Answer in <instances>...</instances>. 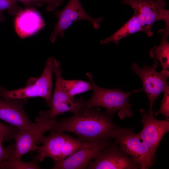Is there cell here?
Wrapping results in <instances>:
<instances>
[{
  "label": "cell",
  "mask_w": 169,
  "mask_h": 169,
  "mask_svg": "<svg viewBox=\"0 0 169 169\" xmlns=\"http://www.w3.org/2000/svg\"><path fill=\"white\" fill-rule=\"evenodd\" d=\"M113 114L99 107H83L72 115L57 120L52 131L72 132L84 142L114 138L119 126L113 121Z\"/></svg>",
  "instance_id": "cell-1"
},
{
  "label": "cell",
  "mask_w": 169,
  "mask_h": 169,
  "mask_svg": "<svg viewBox=\"0 0 169 169\" xmlns=\"http://www.w3.org/2000/svg\"><path fill=\"white\" fill-rule=\"evenodd\" d=\"M44 3H47V11H52L59 6L63 1V0H42Z\"/></svg>",
  "instance_id": "cell-25"
},
{
  "label": "cell",
  "mask_w": 169,
  "mask_h": 169,
  "mask_svg": "<svg viewBox=\"0 0 169 169\" xmlns=\"http://www.w3.org/2000/svg\"><path fill=\"white\" fill-rule=\"evenodd\" d=\"M86 75L91 84L93 93L89 100H84L83 107H101L113 115L118 111V116L121 120L132 117L133 114L129 97L132 94L138 92V90L132 92H124L120 89L101 88L95 83L90 73L87 72Z\"/></svg>",
  "instance_id": "cell-2"
},
{
  "label": "cell",
  "mask_w": 169,
  "mask_h": 169,
  "mask_svg": "<svg viewBox=\"0 0 169 169\" xmlns=\"http://www.w3.org/2000/svg\"><path fill=\"white\" fill-rule=\"evenodd\" d=\"M120 146L135 161L141 169H147L154 165L150 148L131 127L119 126L114 136Z\"/></svg>",
  "instance_id": "cell-7"
},
{
  "label": "cell",
  "mask_w": 169,
  "mask_h": 169,
  "mask_svg": "<svg viewBox=\"0 0 169 169\" xmlns=\"http://www.w3.org/2000/svg\"><path fill=\"white\" fill-rule=\"evenodd\" d=\"M69 134L51 131L48 136H43L40 143L43 145L38 146L36 150L39 161L42 162L45 158L49 157L53 159L54 164L60 162L64 144Z\"/></svg>",
  "instance_id": "cell-15"
},
{
  "label": "cell",
  "mask_w": 169,
  "mask_h": 169,
  "mask_svg": "<svg viewBox=\"0 0 169 169\" xmlns=\"http://www.w3.org/2000/svg\"><path fill=\"white\" fill-rule=\"evenodd\" d=\"M54 13L58 21L50 38L52 43L55 41L58 35L64 37L65 30L76 21H88L95 29H98L100 27L99 23L104 20L101 17L94 18L90 17L84 10L79 0H70L61 10L55 11Z\"/></svg>",
  "instance_id": "cell-9"
},
{
  "label": "cell",
  "mask_w": 169,
  "mask_h": 169,
  "mask_svg": "<svg viewBox=\"0 0 169 169\" xmlns=\"http://www.w3.org/2000/svg\"><path fill=\"white\" fill-rule=\"evenodd\" d=\"M53 58L47 60L41 76L38 78H31L26 86L9 90L0 86V97L7 99H27L40 97L51 107L52 100V66Z\"/></svg>",
  "instance_id": "cell-3"
},
{
  "label": "cell",
  "mask_w": 169,
  "mask_h": 169,
  "mask_svg": "<svg viewBox=\"0 0 169 169\" xmlns=\"http://www.w3.org/2000/svg\"><path fill=\"white\" fill-rule=\"evenodd\" d=\"M62 84L63 88L68 95L70 98L74 99L75 95L92 90L90 82L80 80H67L62 78Z\"/></svg>",
  "instance_id": "cell-18"
},
{
  "label": "cell",
  "mask_w": 169,
  "mask_h": 169,
  "mask_svg": "<svg viewBox=\"0 0 169 169\" xmlns=\"http://www.w3.org/2000/svg\"><path fill=\"white\" fill-rule=\"evenodd\" d=\"M158 66V60L154 59L151 65L144 64L143 67H139L137 63L131 65V70L141 79L142 87L138 90L139 92H143L147 95L149 103L147 113L153 115V107L155 101L162 92L169 89L167 80L169 76V70L162 69L160 72L156 69Z\"/></svg>",
  "instance_id": "cell-4"
},
{
  "label": "cell",
  "mask_w": 169,
  "mask_h": 169,
  "mask_svg": "<svg viewBox=\"0 0 169 169\" xmlns=\"http://www.w3.org/2000/svg\"><path fill=\"white\" fill-rule=\"evenodd\" d=\"M19 131L14 126L6 125L0 122V136L3 137V142H8L11 139H14Z\"/></svg>",
  "instance_id": "cell-22"
},
{
  "label": "cell",
  "mask_w": 169,
  "mask_h": 169,
  "mask_svg": "<svg viewBox=\"0 0 169 169\" xmlns=\"http://www.w3.org/2000/svg\"><path fill=\"white\" fill-rule=\"evenodd\" d=\"M17 0H0V11L7 9L12 15H17L23 10L17 4Z\"/></svg>",
  "instance_id": "cell-21"
},
{
  "label": "cell",
  "mask_w": 169,
  "mask_h": 169,
  "mask_svg": "<svg viewBox=\"0 0 169 169\" xmlns=\"http://www.w3.org/2000/svg\"><path fill=\"white\" fill-rule=\"evenodd\" d=\"M3 142V139L0 136V163L8 160L10 158L15 148V144H12L3 148L2 145Z\"/></svg>",
  "instance_id": "cell-24"
},
{
  "label": "cell",
  "mask_w": 169,
  "mask_h": 169,
  "mask_svg": "<svg viewBox=\"0 0 169 169\" xmlns=\"http://www.w3.org/2000/svg\"><path fill=\"white\" fill-rule=\"evenodd\" d=\"M164 97L162 100L159 109L154 114L157 116L161 114L163 116L166 120H169V89L164 92Z\"/></svg>",
  "instance_id": "cell-23"
},
{
  "label": "cell",
  "mask_w": 169,
  "mask_h": 169,
  "mask_svg": "<svg viewBox=\"0 0 169 169\" xmlns=\"http://www.w3.org/2000/svg\"><path fill=\"white\" fill-rule=\"evenodd\" d=\"M88 142L81 141L77 139L72 137L69 134L64 144L60 162L85 146Z\"/></svg>",
  "instance_id": "cell-20"
},
{
  "label": "cell",
  "mask_w": 169,
  "mask_h": 169,
  "mask_svg": "<svg viewBox=\"0 0 169 169\" xmlns=\"http://www.w3.org/2000/svg\"><path fill=\"white\" fill-rule=\"evenodd\" d=\"M24 5L26 8L34 7V6H42L44 3L42 0H17Z\"/></svg>",
  "instance_id": "cell-26"
},
{
  "label": "cell",
  "mask_w": 169,
  "mask_h": 169,
  "mask_svg": "<svg viewBox=\"0 0 169 169\" xmlns=\"http://www.w3.org/2000/svg\"><path fill=\"white\" fill-rule=\"evenodd\" d=\"M46 25L40 14L34 7L26 8L17 15L14 22L15 31L22 38L35 34Z\"/></svg>",
  "instance_id": "cell-14"
},
{
  "label": "cell",
  "mask_w": 169,
  "mask_h": 169,
  "mask_svg": "<svg viewBox=\"0 0 169 169\" xmlns=\"http://www.w3.org/2000/svg\"><path fill=\"white\" fill-rule=\"evenodd\" d=\"M140 112L143 127L137 134L149 147L155 163L156 162V153L159 145L164 136L169 131V121L157 119L143 109H141Z\"/></svg>",
  "instance_id": "cell-11"
},
{
  "label": "cell",
  "mask_w": 169,
  "mask_h": 169,
  "mask_svg": "<svg viewBox=\"0 0 169 169\" xmlns=\"http://www.w3.org/2000/svg\"><path fill=\"white\" fill-rule=\"evenodd\" d=\"M158 32L161 36L160 44L153 47L149 51L151 58L159 61L163 69L168 70L169 68V23H166L164 28L160 29Z\"/></svg>",
  "instance_id": "cell-16"
},
{
  "label": "cell",
  "mask_w": 169,
  "mask_h": 169,
  "mask_svg": "<svg viewBox=\"0 0 169 169\" xmlns=\"http://www.w3.org/2000/svg\"><path fill=\"white\" fill-rule=\"evenodd\" d=\"M143 32L141 25L135 14L112 35L101 40L100 43L107 44L111 42L118 44L122 38L131 34Z\"/></svg>",
  "instance_id": "cell-17"
},
{
  "label": "cell",
  "mask_w": 169,
  "mask_h": 169,
  "mask_svg": "<svg viewBox=\"0 0 169 169\" xmlns=\"http://www.w3.org/2000/svg\"><path fill=\"white\" fill-rule=\"evenodd\" d=\"M3 12L0 11V23L5 22L6 18L3 16Z\"/></svg>",
  "instance_id": "cell-27"
},
{
  "label": "cell",
  "mask_w": 169,
  "mask_h": 169,
  "mask_svg": "<svg viewBox=\"0 0 169 169\" xmlns=\"http://www.w3.org/2000/svg\"><path fill=\"white\" fill-rule=\"evenodd\" d=\"M88 169H138L140 165L119 146L115 139L102 149L89 163Z\"/></svg>",
  "instance_id": "cell-8"
},
{
  "label": "cell",
  "mask_w": 169,
  "mask_h": 169,
  "mask_svg": "<svg viewBox=\"0 0 169 169\" xmlns=\"http://www.w3.org/2000/svg\"><path fill=\"white\" fill-rule=\"evenodd\" d=\"M27 99H7L0 97V119L17 127L20 132L30 130L36 125L27 115L24 108Z\"/></svg>",
  "instance_id": "cell-12"
},
{
  "label": "cell",
  "mask_w": 169,
  "mask_h": 169,
  "mask_svg": "<svg viewBox=\"0 0 169 169\" xmlns=\"http://www.w3.org/2000/svg\"><path fill=\"white\" fill-rule=\"evenodd\" d=\"M110 139L91 142L59 163L54 164V169H84L103 148L110 145Z\"/></svg>",
  "instance_id": "cell-13"
},
{
  "label": "cell",
  "mask_w": 169,
  "mask_h": 169,
  "mask_svg": "<svg viewBox=\"0 0 169 169\" xmlns=\"http://www.w3.org/2000/svg\"><path fill=\"white\" fill-rule=\"evenodd\" d=\"M37 156H34L32 161L26 162L21 159L5 160L0 163V169H40Z\"/></svg>",
  "instance_id": "cell-19"
},
{
  "label": "cell",
  "mask_w": 169,
  "mask_h": 169,
  "mask_svg": "<svg viewBox=\"0 0 169 169\" xmlns=\"http://www.w3.org/2000/svg\"><path fill=\"white\" fill-rule=\"evenodd\" d=\"M49 113V110L40 111L35 118L37 124L34 128L23 132L19 131L14 139L13 152L8 159H21L25 154L36 150L43 135L48 131H52L58 120L56 118H51Z\"/></svg>",
  "instance_id": "cell-5"
},
{
  "label": "cell",
  "mask_w": 169,
  "mask_h": 169,
  "mask_svg": "<svg viewBox=\"0 0 169 169\" xmlns=\"http://www.w3.org/2000/svg\"><path fill=\"white\" fill-rule=\"evenodd\" d=\"M129 5L140 23L143 32L149 37L153 35L152 27L158 20L169 23V11L166 9L164 0H123Z\"/></svg>",
  "instance_id": "cell-6"
},
{
  "label": "cell",
  "mask_w": 169,
  "mask_h": 169,
  "mask_svg": "<svg viewBox=\"0 0 169 169\" xmlns=\"http://www.w3.org/2000/svg\"><path fill=\"white\" fill-rule=\"evenodd\" d=\"M52 70L55 75L56 82L49 115L51 118L54 119L66 112H76L83 107V99L80 97L75 101L74 99L70 98L66 94L62 84L63 77L60 63L54 58Z\"/></svg>",
  "instance_id": "cell-10"
}]
</instances>
